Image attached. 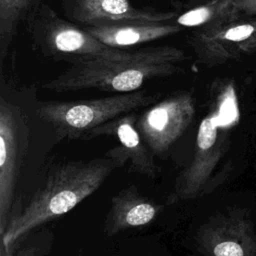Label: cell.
<instances>
[{"label":"cell","instance_id":"1","mask_svg":"<svg viewBox=\"0 0 256 256\" xmlns=\"http://www.w3.org/2000/svg\"><path fill=\"white\" fill-rule=\"evenodd\" d=\"M185 59V52L174 46L134 51L121 59H81L71 63L69 68L43 87L58 93L84 89L130 93L137 91L148 80L181 72L178 63Z\"/></svg>","mask_w":256,"mask_h":256},{"label":"cell","instance_id":"2","mask_svg":"<svg viewBox=\"0 0 256 256\" xmlns=\"http://www.w3.org/2000/svg\"><path fill=\"white\" fill-rule=\"evenodd\" d=\"M116 166L114 160L106 157L58 167L22 211L10 217L1 244L10 249L34 228L71 211L94 193Z\"/></svg>","mask_w":256,"mask_h":256},{"label":"cell","instance_id":"3","mask_svg":"<svg viewBox=\"0 0 256 256\" xmlns=\"http://www.w3.org/2000/svg\"><path fill=\"white\" fill-rule=\"evenodd\" d=\"M237 120L236 95L233 87L227 86L198 127L192 160L176 180L173 201L194 199L204 191L227 150L230 131Z\"/></svg>","mask_w":256,"mask_h":256},{"label":"cell","instance_id":"4","mask_svg":"<svg viewBox=\"0 0 256 256\" xmlns=\"http://www.w3.org/2000/svg\"><path fill=\"white\" fill-rule=\"evenodd\" d=\"M159 94L145 90L96 99L46 102L37 109L38 116L53 127L60 137L85 139L94 128L124 114L153 104Z\"/></svg>","mask_w":256,"mask_h":256},{"label":"cell","instance_id":"5","mask_svg":"<svg viewBox=\"0 0 256 256\" xmlns=\"http://www.w3.org/2000/svg\"><path fill=\"white\" fill-rule=\"evenodd\" d=\"M26 19L35 46L42 54L54 60L73 63L90 58L121 59L131 54L100 42L85 28L81 29L59 17L46 4L40 3Z\"/></svg>","mask_w":256,"mask_h":256},{"label":"cell","instance_id":"6","mask_svg":"<svg viewBox=\"0 0 256 256\" xmlns=\"http://www.w3.org/2000/svg\"><path fill=\"white\" fill-rule=\"evenodd\" d=\"M29 126L20 107L0 99V234L10 220L18 177L26 156Z\"/></svg>","mask_w":256,"mask_h":256},{"label":"cell","instance_id":"7","mask_svg":"<svg viewBox=\"0 0 256 256\" xmlns=\"http://www.w3.org/2000/svg\"><path fill=\"white\" fill-rule=\"evenodd\" d=\"M189 43L197 61L207 67L239 59L256 51V19L239 16L196 28Z\"/></svg>","mask_w":256,"mask_h":256},{"label":"cell","instance_id":"8","mask_svg":"<svg viewBox=\"0 0 256 256\" xmlns=\"http://www.w3.org/2000/svg\"><path fill=\"white\" fill-rule=\"evenodd\" d=\"M195 115V100L179 92L152 105L136 121V127L154 155L167 151L186 131Z\"/></svg>","mask_w":256,"mask_h":256},{"label":"cell","instance_id":"9","mask_svg":"<svg viewBox=\"0 0 256 256\" xmlns=\"http://www.w3.org/2000/svg\"><path fill=\"white\" fill-rule=\"evenodd\" d=\"M197 244L206 256H256V231L251 221L230 212L200 227Z\"/></svg>","mask_w":256,"mask_h":256},{"label":"cell","instance_id":"10","mask_svg":"<svg viewBox=\"0 0 256 256\" xmlns=\"http://www.w3.org/2000/svg\"><path fill=\"white\" fill-rule=\"evenodd\" d=\"M136 121L135 113L124 114L92 129L85 139L101 135L115 137L120 145L109 150L106 156L114 160L117 165H122L129 160L137 173L154 178L157 175V168L153 153L138 131Z\"/></svg>","mask_w":256,"mask_h":256},{"label":"cell","instance_id":"11","mask_svg":"<svg viewBox=\"0 0 256 256\" xmlns=\"http://www.w3.org/2000/svg\"><path fill=\"white\" fill-rule=\"evenodd\" d=\"M66 15L76 23L96 26L127 21L169 22L176 14L138 8L130 0H64Z\"/></svg>","mask_w":256,"mask_h":256},{"label":"cell","instance_id":"12","mask_svg":"<svg viewBox=\"0 0 256 256\" xmlns=\"http://www.w3.org/2000/svg\"><path fill=\"white\" fill-rule=\"evenodd\" d=\"M162 205L142 196L135 186L121 190L111 200L105 230L115 236L132 228H140L153 222L162 211Z\"/></svg>","mask_w":256,"mask_h":256},{"label":"cell","instance_id":"13","mask_svg":"<svg viewBox=\"0 0 256 256\" xmlns=\"http://www.w3.org/2000/svg\"><path fill=\"white\" fill-rule=\"evenodd\" d=\"M181 28L177 23L156 21H127L85 27L100 42L117 49L171 36L179 33Z\"/></svg>","mask_w":256,"mask_h":256},{"label":"cell","instance_id":"14","mask_svg":"<svg viewBox=\"0 0 256 256\" xmlns=\"http://www.w3.org/2000/svg\"><path fill=\"white\" fill-rule=\"evenodd\" d=\"M40 4V0H0V60L5 59L19 22Z\"/></svg>","mask_w":256,"mask_h":256},{"label":"cell","instance_id":"15","mask_svg":"<svg viewBox=\"0 0 256 256\" xmlns=\"http://www.w3.org/2000/svg\"><path fill=\"white\" fill-rule=\"evenodd\" d=\"M234 0H209L193 7L177 18L181 27L199 28L217 21L241 16L233 7Z\"/></svg>","mask_w":256,"mask_h":256},{"label":"cell","instance_id":"16","mask_svg":"<svg viewBox=\"0 0 256 256\" xmlns=\"http://www.w3.org/2000/svg\"><path fill=\"white\" fill-rule=\"evenodd\" d=\"M233 7L241 16L256 15V0H234Z\"/></svg>","mask_w":256,"mask_h":256},{"label":"cell","instance_id":"17","mask_svg":"<svg viewBox=\"0 0 256 256\" xmlns=\"http://www.w3.org/2000/svg\"><path fill=\"white\" fill-rule=\"evenodd\" d=\"M205 0H189L188 1V5H193V4H196V3H201Z\"/></svg>","mask_w":256,"mask_h":256}]
</instances>
